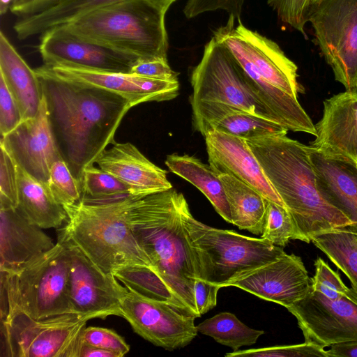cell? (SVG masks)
Listing matches in <instances>:
<instances>
[{
  "instance_id": "obj_1",
  "label": "cell",
  "mask_w": 357,
  "mask_h": 357,
  "mask_svg": "<svg viewBox=\"0 0 357 357\" xmlns=\"http://www.w3.org/2000/svg\"><path fill=\"white\" fill-rule=\"evenodd\" d=\"M35 70L55 143L81 188L84 169L95 164L106 147L116 142V131L132 107L126 99L111 91Z\"/></svg>"
},
{
  "instance_id": "obj_2",
  "label": "cell",
  "mask_w": 357,
  "mask_h": 357,
  "mask_svg": "<svg viewBox=\"0 0 357 357\" xmlns=\"http://www.w3.org/2000/svg\"><path fill=\"white\" fill-rule=\"evenodd\" d=\"M233 16L213 37L222 44L244 70L255 96L288 131L317 135L312 121L302 107L298 94V68L277 43L245 26Z\"/></svg>"
},
{
  "instance_id": "obj_3",
  "label": "cell",
  "mask_w": 357,
  "mask_h": 357,
  "mask_svg": "<svg viewBox=\"0 0 357 357\" xmlns=\"http://www.w3.org/2000/svg\"><path fill=\"white\" fill-rule=\"evenodd\" d=\"M246 141L289 211L298 240L309 243L317 234L351 225L350 220L320 193L309 146L287 134Z\"/></svg>"
},
{
  "instance_id": "obj_4",
  "label": "cell",
  "mask_w": 357,
  "mask_h": 357,
  "mask_svg": "<svg viewBox=\"0 0 357 357\" xmlns=\"http://www.w3.org/2000/svg\"><path fill=\"white\" fill-rule=\"evenodd\" d=\"M185 200L173 188L139 197L130 220L134 234L160 278L189 314L197 318L200 314L194 291L197 275L181 221Z\"/></svg>"
},
{
  "instance_id": "obj_5",
  "label": "cell",
  "mask_w": 357,
  "mask_h": 357,
  "mask_svg": "<svg viewBox=\"0 0 357 357\" xmlns=\"http://www.w3.org/2000/svg\"><path fill=\"white\" fill-rule=\"evenodd\" d=\"M139 197L142 196L81 197L63 206L68 218L58 236L77 245L106 273L126 266H146L156 272L132 228L131 212Z\"/></svg>"
},
{
  "instance_id": "obj_6",
  "label": "cell",
  "mask_w": 357,
  "mask_h": 357,
  "mask_svg": "<svg viewBox=\"0 0 357 357\" xmlns=\"http://www.w3.org/2000/svg\"><path fill=\"white\" fill-rule=\"evenodd\" d=\"M165 13L149 0H122L61 26L141 60L167 59Z\"/></svg>"
},
{
  "instance_id": "obj_7",
  "label": "cell",
  "mask_w": 357,
  "mask_h": 357,
  "mask_svg": "<svg viewBox=\"0 0 357 357\" xmlns=\"http://www.w3.org/2000/svg\"><path fill=\"white\" fill-rule=\"evenodd\" d=\"M1 272L0 319L22 313L43 319L73 313L69 298V259L59 242L18 268Z\"/></svg>"
},
{
  "instance_id": "obj_8",
  "label": "cell",
  "mask_w": 357,
  "mask_h": 357,
  "mask_svg": "<svg viewBox=\"0 0 357 357\" xmlns=\"http://www.w3.org/2000/svg\"><path fill=\"white\" fill-rule=\"evenodd\" d=\"M181 221L193 257L197 278L224 287L237 275L275 260L285 252L261 238L208 226L196 220L186 199Z\"/></svg>"
},
{
  "instance_id": "obj_9",
  "label": "cell",
  "mask_w": 357,
  "mask_h": 357,
  "mask_svg": "<svg viewBox=\"0 0 357 357\" xmlns=\"http://www.w3.org/2000/svg\"><path fill=\"white\" fill-rule=\"evenodd\" d=\"M87 320L75 313L33 319L15 313L1 319V356L77 357Z\"/></svg>"
},
{
  "instance_id": "obj_10",
  "label": "cell",
  "mask_w": 357,
  "mask_h": 357,
  "mask_svg": "<svg viewBox=\"0 0 357 357\" xmlns=\"http://www.w3.org/2000/svg\"><path fill=\"white\" fill-rule=\"evenodd\" d=\"M190 82V100L225 103L278 123L252 91L243 68L214 37L205 45L199 63L192 71Z\"/></svg>"
},
{
  "instance_id": "obj_11",
  "label": "cell",
  "mask_w": 357,
  "mask_h": 357,
  "mask_svg": "<svg viewBox=\"0 0 357 357\" xmlns=\"http://www.w3.org/2000/svg\"><path fill=\"white\" fill-rule=\"evenodd\" d=\"M308 22L335 80L357 92V0H322Z\"/></svg>"
},
{
  "instance_id": "obj_12",
  "label": "cell",
  "mask_w": 357,
  "mask_h": 357,
  "mask_svg": "<svg viewBox=\"0 0 357 357\" xmlns=\"http://www.w3.org/2000/svg\"><path fill=\"white\" fill-rule=\"evenodd\" d=\"M69 259V298L73 313L87 321L108 316L121 317V305L128 289L112 273H106L77 245L59 237Z\"/></svg>"
},
{
  "instance_id": "obj_13",
  "label": "cell",
  "mask_w": 357,
  "mask_h": 357,
  "mask_svg": "<svg viewBox=\"0 0 357 357\" xmlns=\"http://www.w3.org/2000/svg\"><path fill=\"white\" fill-rule=\"evenodd\" d=\"M287 309L296 318L305 342L326 347L357 340V295L351 288L328 298L310 287L303 298Z\"/></svg>"
},
{
  "instance_id": "obj_14",
  "label": "cell",
  "mask_w": 357,
  "mask_h": 357,
  "mask_svg": "<svg viewBox=\"0 0 357 357\" xmlns=\"http://www.w3.org/2000/svg\"><path fill=\"white\" fill-rule=\"evenodd\" d=\"M121 317L146 340L169 351L188 345L197 335L195 317L170 304L128 290Z\"/></svg>"
},
{
  "instance_id": "obj_15",
  "label": "cell",
  "mask_w": 357,
  "mask_h": 357,
  "mask_svg": "<svg viewBox=\"0 0 357 357\" xmlns=\"http://www.w3.org/2000/svg\"><path fill=\"white\" fill-rule=\"evenodd\" d=\"M38 51L44 64L130 73L139 58L79 38L61 26L41 34Z\"/></svg>"
},
{
  "instance_id": "obj_16",
  "label": "cell",
  "mask_w": 357,
  "mask_h": 357,
  "mask_svg": "<svg viewBox=\"0 0 357 357\" xmlns=\"http://www.w3.org/2000/svg\"><path fill=\"white\" fill-rule=\"evenodd\" d=\"M37 69L64 81L111 91L126 99L131 107L146 102L170 100L178 95V80L62 65L43 64Z\"/></svg>"
},
{
  "instance_id": "obj_17",
  "label": "cell",
  "mask_w": 357,
  "mask_h": 357,
  "mask_svg": "<svg viewBox=\"0 0 357 357\" xmlns=\"http://www.w3.org/2000/svg\"><path fill=\"white\" fill-rule=\"evenodd\" d=\"M310 282L301 258L284 252L273 261L237 275L224 287H238L287 308L307 294Z\"/></svg>"
},
{
  "instance_id": "obj_18",
  "label": "cell",
  "mask_w": 357,
  "mask_h": 357,
  "mask_svg": "<svg viewBox=\"0 0 357 357\" xmlns=\"http://www.w3.org/2000/svg\"><path fill=\"white\" fill-rule=\"evenodd\" d=\"M0 144L19 167L47 183L52 164L62 158L50 126L44 96L37 114L1 137Z\"/></svg>"
},
{
  "instance_id": "obj_19",
  "label": "cell",
  "mask_w": 357,
  "mask_h": 357,
  "mask_svg": "<svg viewBox=\"0 0 357 357\" xmlns=\"http://www.w3.org/2000/svg\"><path fill=\"white\" fill-rule=\"evenodd\" d=\"M204 137L209 165L218 175H230L285 206L245 139L215 130H209Z\"/></svg>"
},
{
  "instance_id": "obj_20",
  "label": "cell",
  "mask_w": 357,
  "mask_h": 357,
  "mask_svg": "<svg viewBox=\"0 0 357 357\" xmlns=\"http://www.w3.org/2000/svg\"><path fill=\"white\" fill-rule=\"evenodd\" d=\"M310 146L357 164V92L345 91L324 102V113L314 125Z\"/></svg>"
},
{
  "instance_id": "obj_21",
  "label": "cell",
  "mask_w": 357,
  "mask_h": 357,
  "mask_svg": "<svg viewBox=\"0 0 357 357\" xmlns=\"http://www.w3.org/2000/svg\"><path fill=\"white\" fill-rule=\"evenodd\" d=\"M95 163L126 185L132 196H146L172 188L167 171L156 166L130 142H114Z\"/></svg>"
},
{
  "instance_id": "obj_22",
  "label": "cell",
  "mask_w": 357,
  "mask_h": 357,
  "mask_svg": "<svg viewBox=\"0 0 357 357\" xmlns=\"http://www.w3.org/2000/svg\"><path fill=\"white\" fill-rule=\"evenodd\" d=\"M41 227L17 208L0 204V271H14L54 246Z\"/></svg>"
},
{
  "instance_id": "obj_23",
  "label": "cell",
  "mask_w": 357,
  "mask_h": 357,
  "mask_svg": "<svg viewBox=\"0 0 357 357\" xmlns=\"http://www.w3.org/2000/svg\"><path fill=\"white\" fill-rule=\"evenodd\" d=\"M309 156L320 193L357 229V164L325 154L310 146Z\"/></svg>"
},
{
  "instance_id": "obj_24",
  "label": "cell",
  "mask_w": 357,
  "mask_h": 357,
  "mask_svg": "<svg viewBox=\"0 0 357 357\" xmlns=\"http://www.w3.org/2000/svg\"><path fill=\"white\" fill-rule=\"evenodd\" d=\"M0 76L15 100L23 120L34 117L43 98L39 77L2 31L0 33Z\"/></svg>"
},
{
  "instance_id": "obj_25",
  "label": "cell",
  "mask_w": 357,
  "mask_h": 357,
  "mask_svg": "<svg viewBox=\"0 0 357 357\" xmlns=\"http://www.w3.org/2000/svg\"><path fill=\"white\" fill-rule=\"evenodd\" d=\"M17 208L30 222L42 229L59 228L67 221L63 206L54 198L48 184L32 176L17 165Z\"/></svg>"
},
{
  "instance_id": "obj_26",
  "label": "cell",
  "mask_w": 357,
  "mask_h": 357,
  "mask_svg": "<svg viewBox=\"0 0 357 357\" xmlns=\"http://www.w3.org/2000/svg\"><path fill=\"white\" fill-rule=\"evenodd\" d=\"M165 165L174 174L184 178L199 189L210 201L216 212L231 223V213L226 194L219 175L210 165L189 155H168Z\"/></svg>"
},
{
  "instance_id": "obj_27",
  "label": "cell",
  "mask_w": 357,
  "mask_h": 357,
  "mask_svg": "<svg viewBox=\"0 0 357 357\" xmlns=\"http://www.w3.org/2000/svg\"><path fill=\"white\" fill-rule=\"evenodd\" d=\"M120 1L122 0H60L46 10L22 17L13 29L17 37L24 40Z\"/></svg>"
},
{
  "instance_id": "obj_28",
  "label": "cell",
  "mask_w": 357,
  "mask_h": 357,
  "mask_svg": "<svg viewBox=\"0 0 357 357\" xmlns=\"http://www.w3.org/2000/svg\"><path fill=\"white\" fill-rule=\"evenodd\" d=\"M219 177L229 206L231 224L254 234H261L268 199L230 175L220 174Z\"/></svg>"
},
{
  "instance_id": "obj_29",
  "label": "cell",
  "mask_w": 357,
  "mask_h": 357,
  "mask_svg": "<svg viewBox=\"0 0 357 357\" xmlns=\"http://www.w3.org/2000/svg\"><path fill=\"white\" fill-rule=\"evenodd\" d=\"M311 242L349 279L357 295V230L348 225L312 236Z\"/></svg>"
},
{
  "instance_id": "obj_30",
  "label": "cell",
  "mask_w": 357,
  "mask_h": 357,
  "mask_svg": "<svg viewBox=\"0 0 357 357\" xmlns=\"http://www.w3.org/2000/svg\"><path fill=\"white\" fill-rule=\"evenodd\" d=\"M215 130L245 140L285 135L287 130L280 123L233 107L208 129Z\"/></svg>"
},
{
  "instance_id": "obj_31",
  "label": "cell",
  "mask_w": 357,
  "mask_h": 357,
  "mask_svg": "<svg viewBox=\"0 0 357 357\" xmlns=\"http://www.w3.org/2000/svg\"><path fill=\"white\" fill-rule=\"evenodd\" d=\"M198 332L213 337L217 342L237 351L251 346L264 331L255 330L241 322L235 314L220 312L197 326Z\"/></svg>"
},
{
  "instance_id": "obj_32",
  "label": "cell",
  "mask_w": 357,
  "mask_h": 357,
  "mask_svg": "<svg viewBox=\"0 0 357 357\" xmlns=\"http://www.w3.org/2000/svg\"><path fill=\"white\" fill-rule=\"evenodd\" d=\"M112 273L128 290L167 303L181 312L191 316L153 269L143 266H126L114 270Z\"/></svg>"
},
{
  "instance_id": "obj_33",
  "label": "cell",
  "mask_w": 357,
  "mask_h": 357,
  "mask_svg": "<svg viewBox=\"0 0 357 357\" xmlns=\"http://www.w3.org/2000/svg\"><path fill=\"white\" fill-rule=\"evenodd\" d=\"M82 197L91 199H107L130 195L128 187L115 176L94 164L84 170L82 183Z\"/></svg>"
},
{
  "instance_id": "obj_34",
  "label": "cell",
  "mask_w": 357,
  "mask_h": 357,
  "mask_svg": "<svg viewBox=\"0 0 357 357\" xmlns=\"http://www.w3.org/2000/svg\"><path fill=\"white\" fill-rule=\"evenodd\" d=\"M261 238L282 248L290 240H298L293 219L285 206L267 200Z\"/></svg>"
},
{
  "instance_id": "obj_35",
  "label": "cell",
  "mask_w": 357,
  "mask_h": 357,
  "mask_svg": "<svg viewBox=\"0 0 357 357\" xmlns=\"http://www.w3.org/2000/svg\"><path fill=\"white\" fill-rule=\"evenodd\" d=\"M47 184L56 200L63 206L75 204L82 197L79 184L63 159L52 164Z\"/></svg>"
},
{
  "instance_id": "obj_36",
  "label": "cell",
  "mask_w": 357,
  "mask_h": 357,
  "mask_svg": "<svg viewBox=\"0 0 357 357\" xmlns=\"http://www.w3.org/2000/svg\"><path fill=\"white\" fill-rule=\"evenodd\" d=\"M227 357H328L324 347L312 342L284 346H274L243 351H233L225 354Z\"/></svg>"
},
{
  "instance_id": "obj_37",
  "label": "cell",
  "mask_w": 357,
  "mask_h": 357,
  "mask_svg": "<svg viewBox=\"0 0 357 357\" xmlns=\"http://www.w3.org/2000/svg\"><path fill=\"white\" fill-rule=\"evenodd\" d=\"M267 2L282 22L306 38L305 26L308 22L311 0H267Z\"/></svg>"
},
{
  "instance_id": "obj_38",
  "label": "cell",
  "mask_w": 357,
  "mask_h": 357,
  "mask_svg": "<svg viewBox=\"0 0 357 357\" xmlns=\"http://www.w3.org/2000/svg\"><path fill=\"white\" fill-rule=\"evenodd\" d=\"M0 204H18L17 165L7 150L0 144Z\"/></svg>"
},
{
  "instance_id": "obj_39",
  "label": "cell",
  "mask_w": 357,
  "mask_h": 357,
  "mask_svg": "<svg viewBox=\"0 0 357 357\" xmlns=\"http://www.w3.org/2000/svg\"><path fill=\"white\" fill-rule=\"evenodd\" d=\"M79 340L82 342L114 352L123 357L130 351V346L115 331L102 327L89 326L83 328Z\"/></svg>"
},
{
  "instance_id": "obj_40",
  "label": "cell",
  "mask_w": 357,
  "mask_h": 357,
  "mask_svg": "<svg viewBox=\"0 0 357 357\" xmlns=\"http://www.w3.org/2000/svg\"><path fill=\"white\" fill-rule=\"evenodd\" d=\"M315 273L310 288L328 298L346 294L350 288L344 284L337 272L332 270L320 257L314 261Z\"/></svg>"
},
{
  "instance_id": "obj_41",
  "label": "cell",
  "mask_w": 357,
  "mask_h": 357,
  "mask_svg": "<svg viewBox=\"0 0 357 357\" xmlns=\"http://www.w3.org/2000/svg\"><path fill=\"white\" fill-rule=\"evenodd\" d=\"M20 109L0 76V133L3 137L15 130L22 121Z\"/></svg>"
},
{
  "instance_id": "obj_42",
  "label": "cell",
  "mask_w": 357,
  "mask_h": 357,
  "mask_svg": "<svg viewBox=\"0 0 357 357\" xmlns=\"http://www.w3.org/2000/svg\"><path fill=\"white\" fill-rule=\"evenodd\" d=\"M130 73L151 78L178 80L177 73L172 70L167 59H139L132 67Z\"/></svg>"
},
{
  "instance_id": "obj_43",
  "label": "cell",
  "mask_w": 357,
  "mask_h": 357,
  "mask_svg": "<svg viewBox=\"0 0 357 357\" xmlns=\"http://www.w3.org/2000/svg\"><path fill=\"white\" fill-rule=\"evenodd\" d=\"M220 286L211 283L202 278H197L195 282V298L197 309L202 316L215 307L217 294Z\"/></svg>"
},
{
  "instance_id": "obj_44",
  "label": "cell",
  "mask_w": 357,
  "mask_h": 357,
  "mask_svg": "<svg viewBox=\"0 0 357 357\" xmlns=\"http://www.w3.org/2000/svg\"><path fill=\"white\" fill-rule=\"evenodd\" d=\"M60 0H15L10 11L18 16L26 17L49 8Z\"/></svg>"
},
{
  "instance_id": "obj_45",
  "label": "cell",
  "mask_w": 357,
  "mask_h": 357,
  "mask_svg": "<svg viewBox=\"0 0 357 357\" xmlns=\"http://www.w3.org/2000/svg\"><path fill=\"white\" fill-rule=\"evenodd\" d=\"M328 357H357V340L332 344Z\"/></svg>"
},
{
  "instance_id": "obj_46",
  "label": "cell",
  "mask_w": 357,
  "mask_h": 357,
  "mask_svg": "<svg viewBox=\"0 0 357 357\" xmlns=\"http://www.w3.org/2000/svg\"><path fill=\"white\" fill-rule=\"evenodd\" d=\"M77 357H119L114 352L91 346L80 341Z\"/></svg>"
},
{
  "instance_id": "obj_47",
  "label": "cell",
  "mask_w": 357,
  "mask_h": 357,
  "mask_svg": "<svg viewBox=\"0 0 357 357\" xmlns=\"http://www.w3.org/2000/svg\"><path fill=\"white\" fill-rule=\"evenodd\" d=\"M164 12H167L169 6L176 0H149Z\"/></svg>"
},
{
  "instance_id": "obj_48",
  "label": "cell",
  "mask_w": 357,
  "mask_h": 357,
  "mask_svg": "<svg viewBox=\"0 0 357 357\" xmlns=\"http://www.w3.org/2000/svg\"><path fill=\"white\" fill-rule=\"evenodd\" d=\"M15 1V0H0V13L1 15L6 14Z\"/></svg>"
},
{
  "instance_id": "obj_49",
  "label": "cell",
  "mask_w": 357,
  "mask_h": 357,
  "mask_svg": "<svg viewBox=\"0 0 357 357\" xmlns=\"http://www.w3.org/2000/svg\"><path fill=\"white\" fill-rule=\"evenodd\" d=\"M322 0H311V8L317 4H318L319 2H321Z\"/></svg>"
},
{
  "instance_id": "obj_50",
  "label": "cell",
  "mask_w": 357,
  "mask_h": 357,
  "mask_svg": "<svg viewBox=\"0 0 357 357\" xmlns=\"http://www.w3.org/2000/svg\"><path fill=\"white\" fill-rule=\"evenodd\" d=\"M350 226H351V225H350ZM351 227H352V226H351ZM354 229H356V228H354ZM356 230H357V229H356Z\"/></svg>"
}]
</instances>
